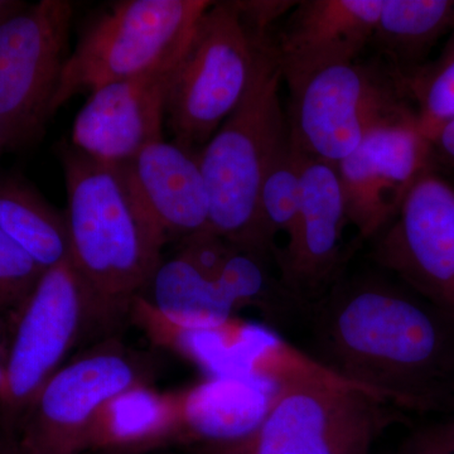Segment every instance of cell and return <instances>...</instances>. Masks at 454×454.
<instances>
[{"label":"cell","instance_id":"cell-5","mask_svg":"<svg viewBox=\"0 0 454 454\" xmlns=\"http://www.w3.org/2000/svg\"><path fill=\"white\" fill-rule=\"evenodd\" d=\"M264 43L232 2H212L170 74L166 121L176 143L192 151L207 145L247 95Z\"/></svg>","mask_w":454,"mask_h":454},{"label":"cell","instance_id":"cell-10","mask_svg":"<svg viewBox=\"0 0 454 454\" xmlns=\"http://www.w3.org/2000/svg\"><path fill=\"white\" fill-rule=\"evenodd\" d=\"M90 327L85 288L70 259L47 269L12 336L0 390V433L12 438L38 393Z\"/></svg>","mask_w":454,"mask_h":454},{"label":"cell","instance_id":"cell-4","mask_svg":"<svg viewBox=\"0 0 454 454\" xmlns=\"http://www.w3.org/2000/svg\"><path fill=\"white\" fill-rule=\"evenodd\" d=\"M207 0H124L83 28L66 61L52 115L107 83L172 70L211 7Z\"/></svg>","mask_w":454,"mask_h":454},{"label":"cell","instance_id":"cell-32","mask_svg":"<svg viewBox=\"0 0 454 454\" xmlns=\"http://www.w3.org/2000/svg\"><path fill=\"white\" fill-rule=\"evenodd\" d=\"M26 5V3L16 2V0H0V26L9 18L20 13Z\"/></svg>","mask_w":454,"mask_h":454},{"label":"cell","instance_id":"cell-1","mask_svg":"<svg viewBox=\"0 0 454 454\" xmlns=\"http://www.w3.org/2000/svg\"><path fill=\"white\" fill-rule=\"evenodd\" d=\"M317 358L384 402L454 411V319L378 277L334 284L309 307Z\"/></svg>","mask_w":454,"mask_h":454},{"label":"cell","instance_id":"cell-31","mask_svg":"<svg viewBox=\"0 0 454 454\" xmlns=\"http://www.w3.org/2000/svg\"><path fill=\"white\" fill-rule=\"evenodd\" d=\"M14 325H16V321H13V319L0 318V390L4 385L9 348H11Z\"/></svg>","mask_w":454,"mask_h":454},{"label":"cell","instance_id":"cell-30","mask_svg":"<svg viewBox=\"0 0 454 454\" xmlns=\"http://www.w3.org/2000/svg\"><path fill=\"white\" fill-rule=\"evenodd\" d=\"M432 163L454 169V118L439 125L428 137Z\"/></svg>","mask_w":454,"mask_h":454},{"label":"cell","instance_id":"cell-27","mask_svg":"<svg viewBox=\"0 0 454 454\" xmlns=\"http://www.w3.org/2000/svg\"><path fill=\"white\" fill-rule=\"evenodd\" d=\"M239 247L230 244L225 239L214 234L210 230L197 232L182 240L179 255L195 265L202 274L216 279L229 256Z\"/></svg>","mask_w":454,"mask_h":454},{"label":"cell","instance_id":"cell-20","mask_svg":"<svg viewBox=\"0 0 454 454\" xmlns=\"http://www.w3.org/2000/svg\"><path fill=\"white\" fill-rule=\"evenodd\" d=\"M448 33H454V0H382L370 44L408 76Z\"/></svg>","mask_w":454,"mask_h":454},{"label":"cell","instance_id":"cell-3","mask_svg":"<svg viewBox=\"0 0 454 454\" xmlns=\"http://www.w3.org/2000/svg\"><path fill=\"white\" fill-rule=\"evenodd\" d=\"M282 82L271 41L267 42L260 46L243 101L200 151L210 201L208 230L264 258L276 253V247L260 216V190L289 131L280 103Z\"/></svg>","mask_w":454,"mask_h":454},{"label":"cell","instance_id":"cell-28","mask_svg":"<svg viewBox=\"0 0 454 454\" xmlns=\"http://www.w3.org/2000/svg\"><path fill=\"white\" fill-rule=\"evenodd\" d=\"M244 26L254 40L267 42L273 38L271 29L284 16H288L297 2L291 0H249L232 2Z\"/></svg>","mask_w":454,"mask_h":454},{"label":"cell","instance_id":"cell-9","mask_svg":"<svg viewBox=\"0 0 454 454\" xmlns=\"http://www.w3.org/2000/svg\"><path fill=\"white\" fill-rule=\"evenodd\" d=\"M74 4L42 0L0 26V133L4 148L41 137L70 56Z\"/></svg>","mask_w":454,"mask_h":454},{"label":"cell","instance_id":"cell-21","mask_svg":"<svg viewBox=\"0 0 454 454\" xmlns=\"http://www.w3.org/2000/svg\"><path fill=\"white\" fill-rule=\"evenodd\" d=\"M145 300L172 324L187 328H215L234 318L230 303L216 280L206 277L184 256L160 262Z\"/></svg>","mask_w":454,"mask_h":454},{"label":"cell","instance_id":"cell-11","mask_svg":"<svg viewBox=\"0 0 454 454\" xmlns=\"http://www.w3.org/2000/svg\"><path fill=\"white\" fill-rule=\"evenodd\" d=\"M372 260L454 319V186L424 170L387 229Z\"/></svg>","mask_w":454,"mask_h":454},{"label":"cell","instance_id":"cell-34","mask_svg":"<svg viewBox=\"0 0 454 454\" xmlns=\"http://www.w3.org/2000/svg\"><path fill=\"white\" fill-rule=\"evenodd\" d=\"M4 148V142H3L2 133H0V151Z\"/></svg>","mask_w":454,"mask_h":454},{"label":"cell","instance_id":"cell-8","mask_svg":"<svg viewBox=\"0 0 454 454\" xmlns=\"http://www.w3.org/2000/svg\"><path fill=\"white\" fill-rule=\"evenodd\" d=\"M149 373L148 358L107 339L61 367L42 387L16 434L4 437L14 454H82L101 406L148 384Z\"/></svg>","mask_w":454,"mask_h":454},{"label":"cell","instance_id":"cell-6","mask_svg":"<svg viewBox=\"0 0 454 454\" xmlns=\"http://www.w3.org/2000/svg\"><path fill=\"white\" fill-rule=\"evenodd\" d=\"M289 136L307 157L336 166L369 134L417 121L400 76L381 62L355 61L316 74L291 95Z\"/></svg>","mask_w":454,"mask_h":454},{"label":"cell","instance_id":"cell-18","mask_svg":"<svg viewBox=\"0 0 454 454\" xmlns=\"http://www.w3.org/2000/svg\"><path fill=\"white\" fill-rule=\"evenodd\" d=\"M175 393H160L139 384L107 400L86 438V450L133 454L178 442Z\"/></svg>","mask_w":454,"mask_h":454},{"label":"cell","instance_id":"cell-33","mask_svg":"<svg viewBox=\"0 0 454 454\" xmlns=\"http://www.w3.org/2000/svg\"><path fill=\"white\" fill-rule=\"evenodd\" d=\"M0 444H2V454H14L11 444H9V442L7 439H5L2 433H0Z\"/></svg>","mask_w":454,"mask_h":454},{"label":"cell","instance_id":"cell-13","mask_svg":"<svg viewBox=\"0 0 454 454\" xmlns=\"http://www.w3.org/2000/svg\"><path fill=\"white\" fill-rule=\"evenodd\" d=\"M348 223L336 166L304 154L300 212L286 247L274 258L282 282L309 309L337 283Z\"/></svg>","mask_w":454,"mask_h":454},{"label":"cell","instance_id":"cell-24","mask_svg":"<svg viewBox=\"0 0 454 454\" xmlns=\"http://www.w3.org/2000/svg\"><path fill=\"white\" fill-rule=\"evenodd\" d=\"M303 162L304 154L288 131L271 158L259 196L260 216L273 241L279 234L288 239L294 229L301 206Z\"/></svg>","mask_w":454,"mask_h":454},{"label":"cell","instance_id":"cell-29","mask_svg":"<svg viewBox=\"0 0 454 454\" xmlns=\"http://www.w3.org/2000/svg\"><path fill=\"white\" fill-rule=\"evenodd\" d=\"M397 454H454L452 420L417 430Z\"/></svg>","mask_w":454,"mask_h":454},{"label":"cell","instance_id":"cell-23","mask_svg":"<svg viewBox=\"0 0 454 454\" xmlns=\"http://www.w3.org/2000/svg\"><path fill=\"white\" fill-rule=\"evenodd\" d=\"M265 259L258 254L236 249L215 280L235 310L253 307L274 321H284L307 306L286 288L282 279L271 277Z\"/></svg>","mask_w":454,"mask_h":454},{"label":"cell","instance_id":"cell-14","mask_svg":"<svg viewBox=\"0 0 454 454\" xmlns=\"http://www.w3.org/2000/svg\"><path fill=\"white\" fill-rule=\"evenodd\" d=\"M382 0L297 2L271 49L293 95L316 74L357 61L370 46Z\"/></svg>","mask_w":454,"mask_h":454},{"label":"cell","instance_id":"cell-25","mask_svg":"<svg viewBox=\"0 0 454 454\" xmlns=\"http://www.w3.org/2000/svg\"><path fill=\"white\" fill-rule=\"evenodd\" d=\"M403 82L418 127L428 139L439 125L454 118V33L437 61L403 76Z\"/></svg>","mask_w":454,"mask_h":454},{"label":"cell","instance_id":"cell-17","mask_svg":"<svg viewBox=\"0 0 454 454\" xmlns=\"http://www.w3.org/2000/svg\"><path fill=\"white\" fill-rule=\"evenodd\" d=\"M270 385L235 376H210L175 393L179 443L226 446L252 434L267 413Z\"/></svg>","mask_w":454,"mask_h":454},{"label":"cell","instance_id":"cell-7","mask_svg":"<svg viewBox=\"0 0 454 454\" xmlns=\"http://www.w3.org/2000/svg\"><path fill=\"white\" fill-rule=\"evenodd\" d=\"M385 403L356 390L316 385L274 389L252 434L211 454H372L389 422Z\"/></svg>","mask_w":454,"mask_h":454},{"label":"cell","instance_id":"cell-22","mask_svg":"<svg viewBox=\"0 0 454 454\" xmlns=\"http://www.w3.org/2000/svg\"><path fill=\"white\" fill-rule=\"evenodd\" d=\"M0 230L43 268L70 259L65 214L18 178L0 177Z\"/></svg>","mask_w":454,"mask_h":454},{"label":"cell","instance_id":"cell-2","mask_svg":"<svg viewBox=\"0 0 454 454\" xmlns=\"http://www.w3.org/2000/svg\"><path fill=\"white\" fill-rule=\"evenodd\" d=\"M70 262L85 288L90 325L110 328L145 295L168 243L149 219L121 167L59 145Z\"/></svg>","mask_w":454,"mask_h":454},{"label":"cell","instance_id":"cell-12","mask_svg":"<svg viewBox=\"0 0 454 454\" xmlns=\"http://www.w3.org/2000/svg\"><path fill=\"white\" fill-rule=\"evenodd\" d=\"M430 167L429 142L417 121L372 131L336 164L348 223L361 240L389 226L414 182Z\"/></svg>","mask_w":454,"mask_h":454},{"label":"cell","instance_id":"cell-35","mask_svg":"<svg viewBox=\"0 0 454 454\" xmlns=\"http://www.w3.org/2000/svg\"><path fill=\"white\" fill-rule=\"evenodd\" d=\"M0 454H2V444H0Z\"/></svg>","mask_w":454,"mask_h":454},{"label":"cell","instance_id":"cell-16","mask_svg":"<svg viewBox=\"0 0 454 454\" xmlns=\"http://www.w3.org/2000/svg\"><path fill=\"white\" fill-rule=\"evenodd\" d=\"M119 167L137 201L167 241L184 240L208 230L210 201L200 151L184 148L175 140H160Z\"/></svg>","mask_w":454,"mask_h":454},{"label":"cell","instance_id":"cell-19","mask_svg":"<svg viewBox=\"0 0 454 454\" xmlns=\"http://www.w3.org/2000/svg\"><path fill=\"white\" fill-rule=\"evenodd\" d=\"M225 376L253 379L274 389L286 385H316L356 390L387 404L372 390L339 375L273 330L243 321L230 348Z\"/></svg>","mask_w":454,"mask_h":454},{"label":"cell","instance_id":"cell-26","mask_svg":"<svg viewBox=\"0 0 454 454\" xmlns=\"http://www.w3.org/2000/svg\"><path fill=\"white\" fill-rule=\"evenodd\" d=\"M46 270L0 230V318L17 321Z\"/></svg>","mask_w":454,"mask_h":454},{"label":"cell","instance_id":"cell-15","mask_svg":"<svg viewBox=\"0 0 454 454\" xmlns=\"http://www.w3.org/2000/svg\"><path fill=\"white\" fill-rule=\"evenodd\" d=\"M172 70L107 83L77 114L73 145L98 162L121 166L163 140Z\"/></svg>","mask_w":454,"mask_h":454},{"label":"cell","instance_id":"cell-36","mask_svg":"<svg viewBox=\"0 0 454 454\" xmlns=\"http://www.w3.org/2000/svg\"><path fill=\"white\" fill-rule=\"evenodd\" d=\"M453 413H454V411H453ZM452 422H453V424H454V418H453V419H452Z\"/></svg>","mask_w":454,"mask_h":454}]
</instances>
